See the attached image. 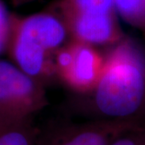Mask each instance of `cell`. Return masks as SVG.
<instances>
[{
  "label": "cell",
  "mask_w": 145,
  "mask_h": 145,
  "mask_svg": "<svg viewBox=\"0 0 145 145\" xmlns=\"http://www.w3.org/2000/svg\"><path fill=\"white\" fill-rule=\"evenodd\" d=\"M142 30L145 31V24H144V27H143V29H142Z\"/></svg>",
  "instance_id": "cell-13"
},
{
  "label": "cell",
  "mask_w": 145,
  "mask_h": 145,
  "mask_svg": "<svg viewBox=\"0 0 145 145\" xmlns=\"http://www.w3.org/2000/svg\"><path fill=\"white\" fill-rule=\"evenodd\" d=\"M37 130L32 117L0 119V145H36Z\"/></svg>",
  "instance_id": "cell-7"
},
{
  "label": "cell",
  "mask_w": 145,
  "mask_h": 145,
  "mask_svg": "<svg viewBox=\"0 0 145 145\" xmlns=\"http://www.w3.org/2000/svg\"><path fill=\"white\" fill-rule=\"evenodd\" d=\"M10 25L52 55L69 38L62 20L52 10L27 16L10 14Z\"/></svg>",
  "instance_id": "cell-5"
},
{
  "label": "cell",
  "mask_w": 145,
  "mask_h": 145,
  "mask_svg": "<svg viewBox=\"0 0 145 145\" xmlns=\"http://www.w3.org/2000/svg\"><path fill=\"white\" fill-rule=\"evenodd\" d=\"M58 16L64 22L71 40L95 46L114 44L123 38L115 13H72Z\"/></svg>",
  "instance_id": "cell-4"
},
{
  "label": "cell",
  "mask_w": 145,
  "mask_h": 145,
  "mask_svg": "<svg viewBox=\"0 0 145 145\" xmlns=\"http://www.w3.org/2000/svg\"><path fill=\"white\" fill-rule=\"evenodd\" d=\"M115 9L128 24L143 29L145 24V0H114Z\"/></svg>",
  "instance_id": "cell-9"
},
{
  "label": "cell",
  "mask_w": 145,
  "mask_h": 145,
  "mask_svg": "<svg viewBox=\"0 0 145 145\" xmlns=\"http://www.w3.org/2000/svg\"><path fill=\"white\" fill-rule=\"evenodd\" d=\"M93 102L85 111L89 120L145 123V53L130 39L123 38L104 56V65Z\"/></svg>",
  "instance_id": "cell-1"
},
{
  "label": "cell",
  "mask_w": 145,
  "mask_h": 145,
  "mask_svg": "<svg viewBox=\"0 0 145 145\" xmlns=\"http://www.w3.org/2000/svg\"><path fill=\"white\" fill-rule=\"evenodd\" d=\"M144 125L123 120L57 122L37 130L36 145H110L125 130Z\"/></svg>",
  "instance_id": "cell-3"
},
{
  "label": "cell",
  "mask_w": 145,
  "mask_h": 145,
  "mask_svg": "<svg viewBox=\"0 0 145 145\" xmlns=\"http://www.w3.org/2000/svg\"><path fill=\"white\" fill-rule=\"evenodd\" d=\"M10 1L14 6H21L25 4V3H28L32 0H10Z\"/></svg>",
  "instance_id": "cell-12"
},
{
  "label": "cell",
  "mask_w": 145,
  "mask_h": 145,
  "mask_svg": "<svg viewBox=\"0 0 145 145\" xmlns=\"http://www.w3.org/2000/svg\"><path fill=\"white\" fill-rule=\"evenodd\" d=\"M47 105L44 83L0 59V119L32 117Z\"/></svg>",
  "instance_id": "cell-2"
},
{
  "label": "cell",
  "mask_w": 145,
  "mask_h": 145,
  "mask_svg": "<svg viewBox=\"0 0 145 145\" xmlns=\"http://www.w3.org/2000/svg\"><path fill=\"white\" fill-rule=\"evenodd\" d=\"M53 10L58 16L72 13H115L114 0H59Z\"/></svg>",
  "instance_id": "cell-8"
},
{
  "label": "cell",
  "mask_w": 145,
  "mask_h": 145,
  "mask_svg": "<svg viewBox=\"0 0 145 145\" xmlns=\"http://www.w3.org/2000/svg\"><path fill=\"white\" fill-rule=\"evenodd\" d=\"M110 145H145V125L125 130Z\"/></svg>",
  "instance_id": "cell-10"
},
{
  "label": "cell",
  "mask_w": 145,
  "mask_h": 145,
  "mask_svg": "<svg viewBox=\"0 0 145 145\" xmlns=\"http://www.w3.org/2000/svg\"><path fill=\"white\" fill-rule=\"evenodd\" d=\"M70 41L72 47L71 62L58 79L72 90L90 93L102 73L104 56L93 45L71 40Z\"/></svg>",
  "instance_id": "cell-6"
},
{
  "label": "cell",
  "mask_w": 145,
  "mask_h": 145,
  "mask_svg": "<svg viewBox=\"0 0 145 145\" xmlns=\"http://www.w3.org/2000/svg\"><path fill=\"white\" fill-rule=\"evenodd\" d=\"M10 16L3 1L0 0V54L6 52L10 30Z\"/></svg>",
  "instance_id": "cell-11"
}]
</instances>
